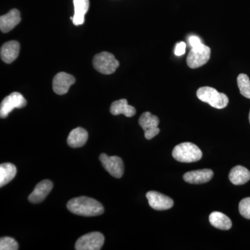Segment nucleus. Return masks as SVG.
Instances as JSON below:
<instances>
[{"instance_id": "25", "label": "nucleus", "mask_w": 250, "mask_h": 250, "mask_svg": "<svg viewBox=\"0 0 250 250\" xmlns=\"http://www.w3.org/2000/svg\"><path fill=\"white\" fill-rule=\"evenodd\" d=\"M189 42H190L192 48L193 49L200 48L204 45L202 41H200V38L195 36H190V39H189Z\"/></svg>"}, {"instance_id": "27", "label": "nucleus", "mask_w": 250, "mask_h": 250, "mask_svg": "<svg viewBox=\"0 0 250 250\" xmlns=\"http://www.w3.org/2000/svg\"><path fill=\"white\" fill-rule=\"evenodd\" d=\"M249 121H250V113H249Z\"/></svg>"}, {"instance_id": "10", "label": "nucleus", "mask_w": 250, "mask_h": 250, "mask_svg": "<svg viewBox=\"0 0 250 250\" xmlns=\"http://www.w3.org/2000/svg\"><path fill=\"white\" fill-rule=\"evenodd\" d=\"M76 82L75 77L66 72H59L54 77L52 82V88L54 93L57 95H62L66 94L70 86Z\"/></svg>"}, {"instance_id": "5", "label": "nucleus", "mask_w": 250, "mask_h": 250, "mask_svg": "<svg viewBox=\"0 0 250 250\" xmlns=\"http://www.w3.org/2000/svg\"><path fill=\"white\" fill-rule=\"evenodd\" d=\"M104 243V236L100 232H91L81 236L76 242L75 250H100Z\"/></svg>"}, {"instance_id": "2", "label": "nucleus", "mask_w": 250, "mask_h": 250, "mask_svg": "<svg viewBox=\"0 0 250 250\" xmlns=\"http://www.w3.org/2000/svg\"><path fill=\"white\" fill-rule=\"evenodd\" d=\"M172 156L179 162L193 163L202 159V152L196 145L187 142L175 146L172 150Z\"/></svg>"}, {"instance_id": "20", "label": "nucleus", "mask_w": 250, "mask_h": 250, "mask_svg": "<svg viewBox=\"0 0 250 250\" xmlns=\"http://www.w3.org/2000/svg\"><path fill=\"white\" fill-rule=\"evenodd\" d=\"M209 222L212 226L221 230H229L232 227V223L229 217L220 212L215 211L210 213Z\"/></svg>"}, {"instance_id": "17", "label": "nucleus", "mask_w": 250, "mask_h": 250, "mask_svg": "<svg viewBox=\"0 0 250 250\" xmlns=\"http://www.w3.org/2000/svg\"><path fill=\"white\" fill-rule=\"evenodd\" d=\"M88 134L86 130L82 127H77L72 130L67 137V145L70 147H82L88 141Z\"/></svg>"}, {"instance_id": "18", "label": "nucleus", "mask_w": 250, "mask_h": 250, "mask_svg": "<svg viewBox=\"0 0 250 250\" xmlns=\"http://www.w3.org/2000/svg\"><path fill=\"white\" fill-rule=\"evenodd\" d=\"M110 112L113 116L123 114L127 118H131L136 114V108L128 104L127 100L125 99L113 102L110 107Z\"/></svg>"}, {"instance_id": "9", "label": "nucleus", "mask_w": 250, "mask_h": 250, "mask_svg": "<svg viewBox=\"0 0 250 250\" xmlns=\"http://www.w3.org/2000/svg\"><path fill=\"white\" fill-rule=\"evenodd\" d=\"M210 48L204 45L198 49L192 48L188 54L187 65L190 68L195 69L205 65L209 61Z\"/></svg>"}, {"instance_id": "8", "label": "nucleus", "mask_w": 250, "mask_h": 250, "mask_svg": "<svg viewBox=\"0 0 250 250\" xmlns=\"http://www.w3.org/2000/svg\"><path fill=\"white\" fill-rule=\"evenodd\" d=\"M100 161L102 165L108 173L115 178H121L124 174V164L121 158L118 156H109L106 154H102L100 156Z\"/></svg>"}, {"instance_id": "15", "label": "nucleus", "mask_w": 250, "mask_h": 250, "mask_svg": "<svg viewBox=\"0 0 250 250\" xmlns=\"http://www.w3.org/2000/svg\"><path fill=\"white\" fill-rule=\"evenodd\" d=\"M21 21V13L18 9H11L7 14L0 17V29L1 32L12 30Z\"/></svg>"}, {"instance_id": "26", "label": "nucleus", "mask_w": 250, "mask_h": 250, "mask_svg": "<svg viewBox=\"0 0 250 250\" xmlns=\"http://www.w3.org/2000/svg\"><path fill=\"white\" fill-rule=\"evenodd\" d=\"M186 47H187V45H186L185 42H179V43H177V45H176L174 54H175V55L177 56V57L184 55L186 52Z\"/></svg>"}, {"instance_id": "3", "label": "nucleus", "mask_w": 250, "mask_h": 250, "mask_svg": "<svg viewBox=\"0 0 250 250\" xmlns=\"http://www.w3.org/2000/svg\"><path fill=\"white\" fill-rule=\"evenodd\" d=\"M197 97L199 100L218 109L226 107L229 103V98L225 94L219 93L215 88L209 86L199 88Z\"/></svg>"}, {"instance_id": "11", "label": "nucleus", "mask_w": 250, "mask_h": 250, "mask_svg": "<svg viewBox=\"0 0 250 250\" xmlns=\"http://www.w3.org/2000/svg\"><path fill=\"white\" fill-rule=\"evenodd\" d=\"M149 205L154 210H164L170 209L174 205V202L170 197L156 191H149L146 194Z\"/></svg>"}, {"instance_id": "22", "label": "nucleus", "mask_w": 250, "mask_h": 250, "mask_svg": "<svg viewBox=\"0 0 250 250\" xmlns=\"http://www.w3.org/2000/svg\"><path fill=\"white\" fill-rule=\"evenodd\" d=\"M240 92L245 98L250 99V80L246 74H240L237 78Z\"/></svg>"}, {"instance_id": "1", "label": "nucleus", "mask_w": 250, "mask_h": 250, "mask_svg": "<svg viewBox=\"0 0 250 250\" xmlns=\"http://www.w3.org/2000/svg\"><path fill=\"white\" fill-rule=\"evenodd\" d=\"M67 208L74 214L85 217L98 216L104 211L101 203L85 196L72 199L67 202Z\"/></svg>"}, {"instance_id": "7", "label": "nucleus", "mask_w": 250, "mask_h": 250, "mask_svg": "<svg viewBox=\"0 0 250 250\" xmlns=\"http://www.w3.org/2000/svg\"><path fill=\"white\" fill-rule=\"evenodd\" d=\"M159 119L157 116H154L149 112H145L139 120L140 126L144 130L145 137L147 140L154 139L159 134L160 129L158 127L159 125Z\"/></svg>"}, {"instance_id": "21", "label": "nucleus", "mask_w": 250, "mask_h": 250, "mask_svg": "<svg viewBox=\"0 0 250 250\" xmlns=\"http://www.w3.org/2000/svg\"><path fill=\"white\" fill-rule=\"evenodd\" d=\"M17 169L14 164L5 163L0 165V187L11 182L16 177Z\"/></svg>"}, {"instance_id": "19", "label": "nucleus", "mask_w": 250, "mask_h": 250, "mask_svg": "<svg viewBox=\"0 0 250 250\" xmlns=\"http://www.w3.org/2000/svg\"><path fill=\"white\" fill-rule=\"evenodd\" d=\"M229 178L234 185H243L250 180V172L243 166H237L230 171Z\"/></svg>"}, {"instance_id": "16", "label": "nucleus", "mask_w": 250, "mask_h": 250, "mask_svg": "<svg viewBox=\"0 0 250 250\" xmlns=\"http://www.w3.org/2000/svg\"><path fill=\"white\" fill-rule=\"evenodd\" d=\"M75 14L70 18L75 26L82 25L84 23L85 15L89 9V0H73Z\"/></svg>"}, {"instance_id": "6", "label": "nucleus", "mask_w": 250, "mask_h": 250, "mask_svg": "<svg viewBox=\"0 0 250 250\" xmlns=\"http://www.w3.org/2000/svg\"><path fill=\"white\" fill-rule=\"evenodd\" d=\"M27 105V100L22 94L14 92L2 100L0 106V117L6 118L14 108H22Z\"/></svg>"}, {"instance_id": "24", "label": "nucleus", "mask_w": 250, "mask_h": 250, "mask_svg": "<svg viewBox=\"0 0 250 250\" xmlns=\"http://www.w3.org/2000/svg\"><path fill=\"white\" fill-rule=\"evenodd\" d=\"M239 212L243 218L250 220V197L242 200L239 203Z\"/></svg>"}, {"instance_id": "4", "label": "nucleus", "mask_w": 250, "mask_h": 250, "mask_svg": "<svg viewBox=\"0 0 250 250\" xmlns=\"http://www.w3.org/2000/svg\"><path fill=\"white\" fill-rule=\"evenodd\" d=\"M94 68L103 75H111L116 71L120 62L114 55L109 52H103L96 54L93 61Z\"/></svg>"}, {"instance_id": "14", "label": "nucleus", "mask_w": 250, "mask_h": 250, "mask_svg": "<svg viewBox=\"0 0 250 250\" xmlns=\"http://www.w3.org/2000/svg\"><path fill=\"white\" fill-rule=\"evenodd\" d=\"M19 42L16 41H11L5 42L4 45L1 46L0 55L1 60L6 63H11L18 58L20 53Z\"/></svg>"}, {"instance_id": "13", "label": "nucleus", "mask_w": 250, "mask_h": 250, "mask_svg": "<svg viewBox=\"0 0 250 250\" xmlns=\"http://www.w3.org/2000/svg\"><path fill=\"white\" fill-rule=\"evenodd\" d=\"M213 177V171L210 169H203L187 172L184 174V179L187 183L201 184L209 182Z\"/></svg>"}, {"instance_id": "12", "label": "nucleus", "mask_w": 250, "mask_h": 250, "mask_svg": "<svg viewBox=\"0 0 250 250\" xmlns=\"http://www.w3.org/2000/svg\"><path fill=\"white\" fill-rule=\"evenodd\" d=\"M53 188V183L50 180L41 181L36 185L29 196V201L33 204H39L43 202L46 197L52 191Z\"/></svg>"}, {"instance_id": "23", "label": "nucleus", "mask_w": 250, "mask_h": 250, "mask_svg": "<svg viewBox=\"0 0 250 250\" xmlns=\"http://www.w3.org/2000/svg\"><path fill=\"white\" fill-rule=\"evenodd\" d=\"M18 249H19V246L14 238L5 236L0 239V250H17Z\"/></svg>"}]
</instances>
